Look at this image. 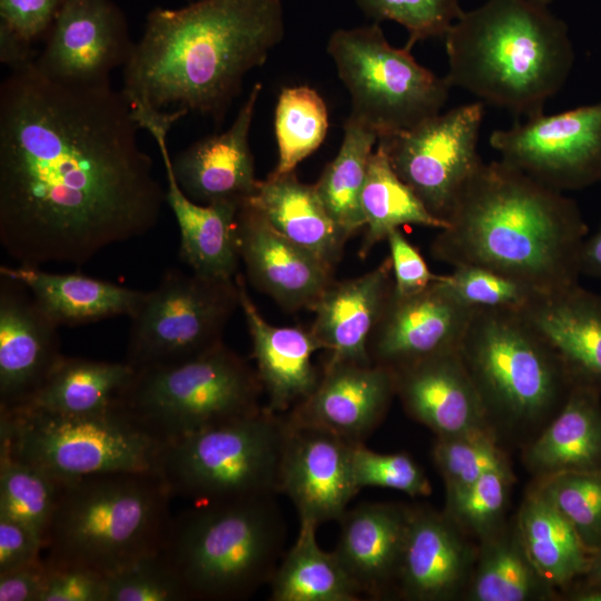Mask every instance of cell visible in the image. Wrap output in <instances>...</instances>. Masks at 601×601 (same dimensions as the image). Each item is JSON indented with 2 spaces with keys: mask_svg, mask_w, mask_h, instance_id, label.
Segmentation results:
<instances>
[{
  "mask_svg": "<svg viewBox=\"0 0 601 601\" xmlns=\"http://www.w3.org/2000/svg\"><path fill=\"white\" fill-rule=\"evenodd\" d=\"M110 81L70 85L35 60L0 86V243L21 265H83L158 223L166 190Z\"/></svg>",
  "mask_w": 601,
  "mask_h": 601,
  "instance_id": "6da1fadb",
  "label": "cell"
},
{
  "mask_svg": "<svg viewBox=\"0 0 601 601\" xmlns=\"http://www.w3.org/2000/svg\"><path fill=\"white\" fill-rule=\"evenodd\" d=\"M285 33L282 0H198L155 8L124 69L132 110L224 120L244 77Z\"/></svg>",
  "mask_w": 601,
  "mask_h": 601,
  "instance_id": "7a4b0ae2",
  "label": "cell"
},
{
  "mask_svg": "<svg viewBox=\"0 0 601 601\" xmlns=\"http://www.w3.org/2000/svg\"><path fill=\"white\" fill-rule=\"evenodd\" d=\"M432 245L453 267L480 266L543 294L578 283L587 225L578 205L503 160L482 161Z\"/></svg>",
  "mask_w": 601,
  "mask_h": 601,
  "instance_id": "3957f363",
  "label": "cell"
},
{
  "mask_svg": "<svg viewBox=\"0 0 601 601\" xmlns=\"http://www.w3.org/2000/svg\"><path fill=\"white\" fill-rule=\"evenodd\" d=\"M444 39L451 88L525 118L543 112L574 62L568 26L534 0H487Z\"/></svg>",
  "mask_w": 601,
  "mask_h": 601,
  "instance_id": "277c9868",
  "label": "cell"
},
{
  "mask_svg": "<svg viewBox=\"0 0 601 601\" xmlns=\"http://www.w3.org/2000/svg\"><path fill=\"white\" fill-rule=\"evenodd\" d=\"M171 492L157 473L117 472L61 484L47 561L105 577L161 551Z\"/></svg>",
  "mask_w": 601,
  "mask_h": 601,
  "instance_id": "5b68a950",
  "label": "cell"
},
{
  "mask_svg": "<svg viewBox=\"0 0 601 601\" xmlns=\"http://www.w3.org/2000/svg\"><path fill=\"white\" fill-rule=\"evenodd\" d=\"M459 353L502 444L525 446L572 388L560 357L523 313L474 309Z\"/></svg>",
  "mask_w": 601,
  "mask_h": 601,
  "instance_id": "8992f818",
  "label": "cell"
},
{
  "mask_svg": "<svg viewBox=\"0 0 601 601\" xmlns=\"http://www.w3.org/2000/svg\"><path fill=\"white\" fill-rule=\"evenodd\" d=\"M276 496L200 503L173 518L161 553L189 601H236L272 580L286 524Z\"/></svg>",
  "mask_w": 601,
  "mask_h": 601,
  "instance_id": "52a82bcc",
  "label": "cell"
},
{
  "mask_svg": "<svg viewBox=\"0 0 601 601\" xmlns=\"http://www.w3.org/2000/svg\"><path fill=\"white\" fill-rule=\"evenodd\" d=\"M164 446L120 403L86 415L0 408V449L62 483L117 472L158 474Z\"/></svg>",
  "mask_w": 601,
  "mask_h": 601,
  "instance_id": "ba28073f",
  "label": "cell"
},
{
  "mask_svg": "<svg viewBox=\"0 0 601 601\" xmlns=\"http://www.w3.org/2000/svg\"><path fill=\"white\" fill-rule=\"evenodd\" d=\"M287 431L285 414L265 405L165 442L158 474L195 504L276 496Z\"/></svg>",
  "mask_w": 601,
  "mask_h": 601,
  "instance_id": "9c48e42d",
  "label": "cell"
},
{
  "mask_svg": "<svg viewBox=\"0 0 601 601\" xmlns=\"http://www.w3.org/2000/svg\"><path fill=\"white\" fill-rule=\"evenodd\" d=\"M263 387L225 343L184 362L136 371L119 403L164 442L258 412Z\"/></svg>",
  "mask_w": 601,
  "mask_h": 601,
  "instance_id": "30bf717a",
  "label": "cell"
},
{
  "mask_svg": "<svg viewBox=\"0 0 601 601\" xmlns=\"http://www.w3.org/2000/svg\"><path fill=\"white\" fill-rule=\"evenodd\" d=\"M326 51L349 92V116L378 137L440 114L449 98L445 77L420 65L405 47H393L377 22L335 30Z\"/></svg>",
  "mask_w": 601,
  "mask_h": 601,
  "instance_id": "8fae6325",
  "label": "cell"
},
{
  "mask_svg": "<svg viewBox=\"0 0 601 601\" xmlns=\"http://www.w3.org/2000/svg\"><path fill=\"white\" fill-rule=\"evenodd\" d=\"M237 308L236 278L171 268L129 317L126 362L140 371L194 358L224 342Z\"/></svg>",
  "mask_w": 601,
  "mask_h": 601,
  "instance_id": "7c38bea8",
  "label": "cell"
},
{
  "mask_svg": "<svg viewBox=\"0 0 601 601\" xmlns=\"http://www.w3.org/2000/svg\"><path fill=\"white\" fill-rule=\"evenodd\" d=\"M483 117V102L467 104L411 129L378 137L396 175L439 219L446 221L482 162L477 144Z\"/></svg>",
  "mask_w": 601,
  "mask_h": 601,
  "instance_id": "4fadbf2b",
  "label": "cell"
},
{
  "mask_svg": "<svg viewBox=\"0 0 601 601\" xmlns=\"http://www.w3.org/2000/svg\"><path fill=\"white\" fill-rule=\"evenodd\" d=\"M490 145L501 160L556 190L601 181V101L496 129Z\"/></svg>",
  "mask_w": 601,
  "mask_h": 601,
  "instance_id": "5bb4252c",
  "label": "cell"
},
{
  "mask_svg": "<svg viewBox=\"0 0 601 601\" xmlns=\"http://www.w3.org/2000/svg\"><path fill=\"white\" fill-rule=\"evenodd\" d=\"M135 42L125 14L111 0H65L35 63L47 77L70 85L110 81Z\"/></svg>",
  "mask_w": 601,
  "mask_h": 601,
  "instance_id": "9a60e30c",
  "label": "cell"
},
{
  "mask_svg": "<svg viewBox=\"0 0 601 601\" xmlns=\"http://www.w3.org/2000/svg\"><path fill=\"white\" fill-rule=\"evenodd\" d=\"M442 277L415 294L392 290L368 341L372 363L397 371L459 349L474 309L457 300Z\"/></svg>",
  "mask_w": 601,
  "mask_h": 601,
  "instance_id": "2e32d148",
  "label": "cell"
},
{
  "mask_svg": "<svg viewBox=\"0 0 601 601\" xmlns=\"http://www.w3.org/2000/svg\"><path fill=\"white\" fill-rule=\"evenodd\" d=\"M287 423L279 493L292 501L299 522L317 528L338 522L359 491L352 472L354 444L321 428Z\"/></svg>",
  "mask_w": 601,
  "mask_h": 601,
  "instance_id": "e0dca14e",
  "label": "cell"
},
{
  "mask_svg": "<svg viewBox=\"0 0 601 601\" xmlns=\"http://www.w3.org/2000/svg\"><path fill=\"white\" fill-rule=\"evenodd\" d=\"M240 260L247 278L284 311H312L334 280V268L277 231L245 200L237 213Z\"/></svg>",
  "mask_w": 601,
  "mask_h": 601,
  "instance_id": "ac0fdd59",
  "label": "cell"
},
{
  "mask_svg": "<svg viewBox=\"0 0 601 601\" xmlns=\"http://www.w3.org/2000/svg\"><path fill=\"white\" fill-rule=\"evenodd\" d=\"M394 397L396 378L391 368L374 363H338L322 366L314 392L284 414L294 424L362 444L381 424Z\"/></svg>",
  "mask_w": 601,
  "mask_h": 601,
  "instance_id": "d6986e66",
  "label": "cell"
},
{
  "mask_svg": "<svg viewBox=\"0 0 601 601\" xmlns=\"http://www.w3.org/2000/svg\"><path fill=\"white\" fill-rule=\"evenodd\" d=\"M444 512L411 508L396 592L411 601L464 597L477 546Z\"/></svg>",
  "mask_w": 601,
  "mask_h": 601,
  "instance_id": "ffe728a7",
  "label": "cell"
},
{
  "mask_svg": "<svg viewBox=\"0 0 601 601\" xmlns=\"http://www.w3.org/2000/svg\"><path fill=\"white\" fill-rule=\"evenodd\" d=\"M0 282V408L23 404L61 359L56 324L29 290Z\"/></svg>",
  "mask_w": 601,
  "mask_h": 601,
  "instance_id": "44dd1931",
  "label": "cell"
},
{
  "mask_svg": "<svg viewBox=\"0 0 601 601\" xmlns=\"http://www.w3.org/2000/svg\"><path fill=\"white\" fill-rule=\"evenodd\" d=\"M173 122L151 117L141 122L155 139L167 179L166 203L170 207L180 235L179 256L191 272L213 278H235L240 256L237 236V213L242 204L219 201L200 204L189 198L171 169L167 136Z\"/></svg>",
  "mask_w": 601,
  "mask_h": 601,
  "instance_id": "7402d4cb",
  "label": "cell"
},
{
  "mask_svg": "<svg viewBox=\"0 0 601 601\" xmlns=\"http://www.w3.org/2000/svg\"><path fill=\"white\" fill-rule=\"evenodd\" d=\"M262 88L260 82L253 86L227 130L199 139L171 158L177 183L194 201L243 204L254 194L258 179L249 131Z\"/></svg>",
  "mask_w": 601,
  "mask_h": 601,
  "instance_id": "603a6c76",
  "label": "cell"
},
{
  "mask_svg": "<svg viewBox=\"0 0 601 601\" xmlns=\"http://www.w3.org/2000/svg\"><path fill=\"white\" fill-rule=\"evenodd\" d=\"M394 373L396 396L405 412L430 428L435 437L492 430L459 349L425 358Z\"/></svg>",
  "mask_w": 601,
  "mask_h": 601,
  "instance_id": "cb8c5ba5",
  "label": "cell"
},
{
  "mask_svg": "<svg viewBox=\"0 0 601 601\" xmlns=\"http://www.w3.org/2000/svg\"><path fill=\"white\" fill-rule=\"evenodd\" d=\"M235 278L256 373L268 398L266 407L287 413L316 388L322 368L314 364L313 355L323 347L309 327L269 324L249 296L245 278L238 273Z\"/></svg>",
  "mask_w": 601,
  "mask_h": 601,
  "instance_id": "d4e9b609",
  "label": "cell"
},
{
  "mask_svg": "<svg viewBox=\"0 0 601 601\" xmlns=\"http://www.w3.org/2000/svg\"><path fill=\"white\" fill-rule=\"evenodd\" d=\"M393 286L390 257L361 276L331 283L312 309L309 327L328 353L323 366L372 363L368 341Z\"/></svg>",
  "mask_w": 601,
  "mask_h": 601,
  "instance_id": "484cf974",
  "label": "cell"
},
{
  "mask_svg": "<svg viewBox=\"0 0 601 601\" xmlns=\"http://www.w3.org/2000/svg\"><path fill=\"white\" fill-rule=\"evenodd\" d=\"M410 515L406 505L363 503L339 519L334 553L362 594L380 599L396 590Z\"/></svg>",
  "mask_w": 601,
  "mask_h": 601,
  "instance_id": "4316f807",
  "label": "cell"
},
{
  "mask_svg": "<svg viewBox=\"0 0 601 601\" xmlns=\"http://www.w3.org/2000/svg\"><path fill=\"white\" fill-rule=\"evenodd\" d=\"M523 315L555 351L572 386L601 394V296L577 283L542 295Z\"/></svg>",
  "mask_w": 601,
  "mask_h": 601,
  "instance_id": "83f0119b",
  "label": "cell"
},
{
  "mask_svg": "<svg viewBox=\"0 0 601 601\" xmlns=\"http://www.w3.org/2000/svg\"><path fill=\"white\" fill-rule=\"evenodd\" d=\"M0 276L23 285L59 326H78L126 315L130 317L146 292L78 273H50L39 266H0Z\"/></svg>",
  "mask_w": 601,
  "mask_h": 601,
  "instance_id": "f1b7e54d",
  "label": "cell"
},
{
  "mask_svg": "<svg viewBox=\"0 0 601 601\" xmlns=\"http://www.w3.org/2000/svg\"><path fill=\"white\" fill-rule=\"evenodd\" d=\"M600 396L573 385L556 415L522 447L523 464L534 479L601 470Z\"/></svg>",
  "mask_w": 601,
  "mask_h": 601,
  "instance_id": "f546056e",
  "label": "cell"
},
{
  "mask_svg": "<svg viewBox=\"0 0 601 601\" xmlns=\"http://www.w3.org/2000/svg\"><path fill=\"white\" fill-rule=\"evenodd\" d=\"M246 200L284 237L335 269L349 238L327 211L314 184L302 183L295 171L270 173L258 180Z\"/></svg>",
  "mask_w": 601,
  "mask_h": 601,
  "instance_id": "4dcf8cb0",
  "label": "cell"
},
{
  "mask_svg": "<svg viewBox=\"0 0 601 601\" xmlns=\"http://www.w3.org/2000/svg\"><path fill=\"white\" fill-rule=\"evenodd\" d=\"M515 521L530 560L553 589L565 592L574 580L584 577L593 553L533 482Z\"/></svg>",
  "mask_w": 601,
  "mask_h": 601,
  "instance_id": "1f68e13d",
  "label": "cell"
},
{
  "mask_svg": "<svg viewBox=\"0 0 601 601\" xmlns=\"http://www.w3.org/2000/svg\"><path fill=\"white\" fill-rule=\"evenodd\" d=\"M135 373L136 370L126 361L119 363L63 355L40 387L18 406L65 415L105 412L119 404Z\"/></svg>",
  "mask_w": 601,
  "mask_h": 601,
  "instance_id": "d6a6232c",
  "label": "cell"
},
{
  "mask_svg": "<svg viewBox=\"0 0 601 601\" xmlns=\"http://www.w3.org/2000/svg\"><path fill=\"white\" fill-rule=\"evenodd\" d=\"M479 543L465 600L545 601L558 597L530 560L515 518Z\"/></svg>",
  "mask_w": 601,
  "mask_h": 601,
  "instance_id": "836d02e7",
  "label": "cell"
},
{
  "mask_svg": "<svg viewBox=\"0 0 601 601\" xmlns=\"http://www.w3.org/2000/svg\"><path fill=\"white\" fill-rule=\"evenodd\" d=\"M317 526L299 522L292 548L269 581L272 601H356L362 592L336 554L317 543Z\"/></svg>",
  "mask_w": 601,
  "mask_h": 601,
  "instance_id": "e575fe53",
  "label": "cell"
},
{
  "mask_svg": "<svg viewBox=\"0 0 601 601\" xmlns=\"http://www.w3.org/2000/svg\"><path fill=\"white\" fill-rule=\"evenodd\" d=\"M361 207L365 223L358 256L365 258L373 247L403 225L441 230L445 220L433 216L415 193L396 175L384 148L377 144L367 166Z\"/></svg>",
  "mask_w": 601,
  "mask_h": 601,
  "instance_id": "d590c367",
  "label": "cell"
},
{
  "mask_svg": "<svg viewBox=\"0 0 601 601\" xmlns=\"http://www.w3.org/2000/svg\"><path fill=\"white\" fill-rule=\"evenodd\" d=\"M343 128L339 150L314 186L332 218L351 238L365 226L361 196L378 135L351 116Z\"/></svg>",
  "mask_w": 601,
  "mask_h": 601,
  "instance_id": "8d00e7d4",
  "label": "cell"
},
{
  "mask_svg": "<svg viewBox=\"0 0 601 601\" xmlns=\"http://www.w3.org/2000/svg\"><path fill=\"white\" fill-rule=\"evenodd\" d=\"M327 130V107L317 91L308 86L283 88L275 109L278 160L272 174L295 171L319 148Z\"/></svg>",
  "mask_w": 601,
  "mask_h": 601,
  "instance_id": "74e56055",
  "label": "cell"
},
{
  "mask_svg": "<svg viewBox=\"0 0 601 601\" xmlns=\"http://www.w3.org/2000/svg\"><path fill=\"white\" fill-rule=\"evenodd\" d=\"M62 482L0 449V518L35 531L45 542Z\"/></svg>",
  "mask_w": 601,
  "mask_h": 601,
  "instance_id": "f35d334b",
  "label": "cell"
},
{
  "mask_svg": "<svg viewBox=\"0 0 601 601\" xmlns=\"http://www.w3.org/2000/svg\"><path fill=\"white\" fill-rule=\"evenodd\" d=\"M514 481L511 465L492 470L463 489L446 492L443 512L466 535L481 541L506 522Z\"/></svg>",
  "mask_w": 601,
  "mask_h": 601,
  "instance_id": "ab89813d",
  "label": "cell"
},
{
  "mask_svg": "<svg viewBox=\"0 0 601 601\" xmlns=\"http://www.w3.org/2000/svg\"><path fill=\"white\" fill-rule=\"evenodd\" d=\"M503 444L490 428L435 437L432 457L445 492L463 489L483 474L510 465Z\"/></svg>",
  "mask_w": 601,
  "mask_h": 601,
  "instance_id": "60d3db41",
  "label": "cell"
},
{
  "mask_svg": "<svg viewBox=\"0 0 601 601\" xmlns=\"http://www.w3.org/2000/svg\"><path fill=\"white\" fill-rule=\"evenodd\" d=\"M533 483L572 524L593 554L601 549V470L566 472Z\"/></svg>",
  "mask_w": 601,
  "mask_h": 601,
  "instance_id": "b9f144b4",
  "label": "cell"
},
{
  "mask_svg": "<svg viewBox=\"0 0 601 601\" xmlns=\"http://www.w3.org/2000/svg\"><path fill=\"white\" fill-rule=\"evenodd\" d=\"M442 282L462 304L473 309L526 312L543 293L501 273L480 266H456Z\"/></svg>",
  "mask_w": 601,
  "mask_h": 601,
  "instance_id": "7bdbcfd3",
  "label": "cell"
},
{
  "mask_svg": "<svg viewBox=\"0 0 601 601\" xmlns=\"http://www.w3.org/2000/svg\"><path fill=\"white\" fill-rule=\"evenodd\" d=\"M356 4L374 22L403 26L408 50L418 41L444 37L463 12L459 0H356Z\"/></svg>",
  "mask_w": 601,
  "mask_h": 601,
  "instance_id": "ee69618b",
  "label": "cell"
},
{
  "mask_svg": "<svg viewBox=\"0 0 601 601\" xmlns=\"http://www.w3.org/2000/svg\"><path fill=\"white\" fill-rule=\"evenodd\" d=\"M352 472L356 486H378L405 493L408 496H427L432 492L422 467L404 452L378 453L364 443L352 447Z\"/></svg>",
  "mask_w": 601,
  "mask_h": 601,
  "instance_id": "f6af8a7d",
  "label": "cell"
},
{
  "mask_svg": "<svg viewBox=\"0 0 601 601\" xmlns=\"http://www.w3.org/2000/svg\"><path fill=\"white\" fill-rule=\"evenodd\" d=\"M106 583L107 601H189L161 551L107 575Z\"/></svg>",
  "mask_w": 601,
  "mask_h": 601,
  "instance_id": "bcb514c9",
  "label": "cell"
},
{
  "mask_svg": "<svg viewBox=\"0 0 601 601\" xmlns=\"http://www.w3.org/2000/svg\"><path fill=\"white\" fill-rule=\"evenodd\" d=\"M65 0H0V32L33 49L46 39Z\"/></svg>",
  "mask_w": 601,
  "mask_h": 601,
  "instance_id": "7dc6e473",
  "label": "cell"
},
{
  "mask_svg": "<svg viewBox=\"0 0 601 601\" xmlns=\"http://www.w3.org/2000/svg\"><path fill=\"white\" fill-rule=\"evenodd\" d=\"M41 601H107L106 577L89 569L47 561Z\"/></svg>",
  "mask_w": 601,
  "mask_h": 601,
  "instance_id": "c3c4849f",
  "label": "cell"
},
{
  "mask_svg": "<svg viewBox=\"0 0 601 601\" xmlns=\"http://www.w3.org/2000/svg\"><path fill=\"white\" fill-rule=\"evenodd\" d=\"M393 272V289L400 295L418 293L439 280L442 275L431 272L418 249L398 229L386 238Z\"/></svg>",
  "mask_w": 601,
  "mask_h": 601,
  "instance_id": "681fc988",
  "label": "cell"
},
{
  "mask_svg": "<svg viewBox=\"0 0 601 601\" xmlns=\"http://www.w3.org/2000/svg\"><path fill=\"white\" fill-rule=\"evenodd\" d=\"M43 540L30 528L0 518V573L41 559Z\"/></svg>",
  "mask_w": 601,
  "mask_h": 601,
  "instance_id": "f907efd6",
  "label": "cell"
},
{
  "mask_svg": "<svg viewBox=\"0 0 601 601\" xmlns=\"http://www.w3.org/2000/svg\"><path fill=\"white\" fill-rule=\"evenodd\" d=\"M46 559L0 573V601H41L47 581Z\"/></svg>",
  "mask_w": 601,
  "mask_h": 601,
  "instance_id": "816d5d0a",
  "label": "cell"
},
{
  "mask_svg": "<svg viewBox=\"0 0 601 601\" xmlns=\"http://www.w3.org/2000/svg\"><path fill=\"white\" fill-rule=\"evenodd\" d=\"M580 270L601 279V226L583 242L580 253Z\"/></svg>",
  "mask_w": 601,
  "mask_h": 601,
  "instance_id": "f5cc1de1",
  "label": "cell"
},
{
  "mask_svg": "<svg viewBox=\"0 0 601 601\" xmlns=\"http://www.w3.org/2000/svg\"><path fill=\"white\" fill-rule=\"evenodd\" d=\"M564 593L566 599L572 601H601V584H582L579 589Z\"/></svg>",
  "mask_w": 601,
  "mask_h": 601,
  "instance_id": "db71d44e",
  "label": "cell"
},
{
  "mask_svg": "<svg viewBox=\"0 0 601 601\" xmlns=\"http://www.w3.org/2000/svg\"><path fill=\"white\" fill-rule=\"evenodd\" d=\"M583 578V584H601V549L592 555L590 568Z\"/></svg>",
  "mask_w": 601,
  "mask_h": 601,
  "instance_id": "11a10c76",
  "label": "cell"
},
{
  "mask_svg": "<svg viewBox=\"0 0 601 601\" xmlns=\"http://www.w3.org/2000/svg\"><path fill=\"white\" fill-rule=\"evenodd\" d=\"M541 4H544V6H549L551 2H553L554 0H534Z\"/></svg>",
  "mask_w": 601,
  "mask_h": 601,
  "instance_id": "9f6ffc18",
  "label": "cell"
}]
</instances>
